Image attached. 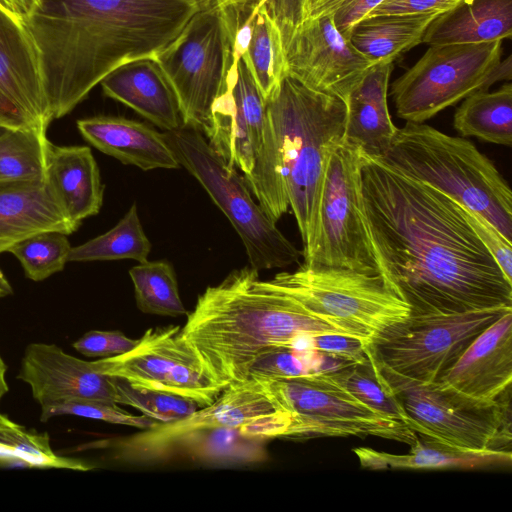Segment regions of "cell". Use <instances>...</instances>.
I'll list each match as a JSON object with an SVG mask.
<instances>
[{"label": "cell", "instance_id": "6da1fadb", "mask_svg": "<svg viewBox=\"0 0 512 512\" xmlns=\"http://www.w3.org/2000/svg\"><path fill=\"white\" fill-rule=\"evenodd\" d=\"M362 189L381 275L411 313L512 308V281L469 224L463 205L369 154Z\"/></svg>", "mask_w": 512, "mask_h": 512}, {"label": "cell", "instance_id": "7a4b0ae2", "mask_svg": "<svg viewBox=\"0 0 512 512\" xmlns=\"http://www.w3.org/2000/svg\"><path fill=\"white\" fill-rule=\"evenodd\" d=\"M198 11L194 0H42L24 23L53 119L119 66L155 57Z\"/></svg>", "mask_w": 512, "mask_h": 512}, {"label": "cell", "instance_id": "3957f363", "mask_svg": "<svg viewBox=\"0 0 512 512\" xmlns=\"http://www.w3.org/2000/svg\"><path fill=\"white\" fill-rule=\"evenodd\" d=\"M323 333L349 335L260 279L251 266L207 287L181 326L184 343L223 390L244 383L261 355Z\"/></svg>", "mask_w": 512, "mask_h": 512}, {"label": "cell", "instance_id": "277c9868", "mask_svg": "<svg viewBox=\"0 0 512 512\" xmlns=\"http://www.w3.org/2000/svg\"><path fill=\"white\" fill-rule=\"evenodd\" d=\"M266 107L303 255L314 241L327 160L345 138L347 107L340 98L313 90L289 75L281 79Z\"/></svg>", "mask_w": 512, "mask_h": 512}, {"label": "cell", "instance_id": "5b68a950", "mask_svg": "<svg viewBox=\"0 0 512 512\" xmlns=\"http://www.w3.org/2000/svg\"><path fill=\"white\" fill-rule=\"evenodd\" d=\"M403 175L425 182L489 221L512 242V192L494 163L470 141L406 121L378 156Z\"/></svg>", "mask_w": 512, "mask_h": 512}, {"label": "cell", "instance_id": "8992f818", "mask_svg": "<svg viewBox=\"0 0 512 512\" xmlns=\"http://www.w3.org/2000/svg\"><path fill=\"white\" fill-rule=\"evenodd\" d=\"M204 133L222 159L243 172L259 205L277 222L289 208L277 140L266 101L243 58L231 62Z\"/></svg>", "mask_w": 512, "mask_h": 512}, {"label": "cell", "instance_id": "52a82bcc", "mask_svg": "<svg viewBox=\"0 0 512 512\" xmlns=\"http://www.w3.org/2000/svg\"><path fill=\"white\" fill-rule=\"evenodd\" d=\"M163 134L180 166L195 177L232 224L252 268L260 271L298 263L302 252L255 202L244 177L222 159L200 130L181 126Z\"/></svg>", "mask_w": 512, "mask_h": 512}, {"label": "cell", "instance_id": "ba28073f", "mask_svg": "<svg viewBox=\"0 0 512 512\" xmlns=\"http://www.w3.org/2000/svg\"><path fill=\"white\" fill-rule=\"evenodd\" d=\"M268 282L367 345L411 313L381 274L303 263Z\"/></svg>", "mask_w": 512, "mask_h": 512}, {"label": "cell", "instance_id": "9c48e42d", "mask_svg": "<svg viewBox=\"0 0 512 512\" xmlns=\"http://www.w3.org/2000/svg\"><path fill=\"white\" fill-rule=\"evenodd\" d=\"M377 366L418 435L463 450L511 451V388L498 400H482L438 381H416Z\"/></svg>", "mask_w": 512, "mask_h": 512}, {"label": "cell", "instance_id": "30bf717a", "mask_svg": "<svg viewBox=\"0 0 512 512\" xmlns=\"http://www.w3.org/2000/svg\"><path fill=\"white\" fill-rule=\"evenodd\" d=\"M238 387L263 394L275 410L289 414L282 438L374 436L414 444L418 435L353 397L328 372L288 379L252 380Z\"/></svg>", "mask_w": 512, "mask_h": 512}, {"label": "cell", "instance_id": "8fae6325", "mask_svg": "<svg viewBox=\"0 0 512 512\" xmlns=\"http://www.w3.org/2000/svg\"><path fill=\"white\" fill-rule=\"evenodd\" d=\"M367 153L344 138L325 168L314 241L304 263L381 274L365 213L362 167Z\"/></svg>", "mask_w": 512, "mask_h": 512}, {"label": "cell", "instance_id": "7c38bea8", "mask_svg": "<svg viewBox=\"0 0 512 512\" xmlns=\"http://www.w3.org/2000/svg\"><path fill=\"white\" fill-rule=\"evenodd\" d=\"M261 7L278 29L285 75L346 103L375 63L338 31L332 15L310 16L300 0H266Z\"/></svg>", "mask_w": 512, "mask_h": 512}, {"label": "cell", "instance_id": "4fadbf2b", "mask_svg": "<svg viewBox=\"0 0 512 512\" xmlns=\"http://www.w3.org/2000/svg\"><path fill=\"white\" fill-rule=\"evenodd\" d=\"M501 53L502 41L430 45L392 84L397 116L424 123L469 95L488 90Z\"/></svg>", "mask_w": 512, "mask_h": 512}, {"label": "cell", "instance_id": "5bb4252c", "mask_svg": "<svg viewBox=\"0 0 512 512\" xmlns=\"http://www.w3.org/2000/svg\"><path fill=\"white\" fill-rule=\"evenodd\" d=\"M231 36L219 7L198 9L154 58L176 94L183 126L207 127L231 65Z\"/></svg>", "mask_w": 512, "mask_h": 512}, {"label": "cell", "instance_id": "9a60e30c", "mask_svg": "<svg viewBox=\"0 0 512 512\" xmlns=\"http://www.w3.org/2000/svg\"><path fill=\"white\" fill-rule=\"evenodd\" d=\"M512 308L467 313L413 314L368 346L387 370L421 382L436 381L489 325Z\"/></svg>", "mask_w": 512, "mask_h": 512}, {"label": "cell", "instance_id": "2e32d148", "mask_svg": "<svg viewBox=\"0 0 512 512\" xmlns=\"http://www.w3.org/2000/svg\"><path fill=\"white\" fill-rule=\"evenodd\" d=\"M275 408L260 392L229 387L210 405L176 421L157 423L141 432L95 443L111 450L114 459L150 464L166 461L170 451L188 435L219 426H241L274 413Z\"/></svg>", "mask_w": 512, "mask_h": 512}, {"label": "cell", "instance_id": "e0dca14e", "mask_svg": "<svg viewBox=\"0 0 512 512\" xmlns=\"http://www.w3.org/2000/svg\"><path fill=\"white\" fill-rule=\"evenodd\" d=\"M52 120L34 41L24 21L0 5V124L46 133Z\"/></svg>", "mask_w": 512, "mask_h": 512}, {"label": "cell", "instance_id": "ac0fdd59", "mask_svg": "<svg viewBox=\"0 0 512 512\" xmlns=\"http://www.w3.org/2000/svg\"><path fill=\"white\" fill-rule=\"evenodd\" d=\"M17 378L31 389L40 407L73 400L116 403V377L102 373L96 361H86L56 344L31 343L21 360Z\"/></svg>", "mask_w": 512, "mask_h": 512}, {"label": "cell", "instance_id": "d6986e66", "mask_svg": "<svg viewBox=\"0 0 512 512\" xmlns=\"http://www.w3.org/2000/svg\"><path fill=\"white\" fill-rule=\"evenodd\" d=\"M482 400H498L512 384V310L482 331L436 380Z\"/></svg>", "mask_w": 512, "mask_h": 512}, {"label": "cell", "instance_id": "ffe728a7", "mask_svg": "<svg viewBox=\"0 0 512 512\" xmlns=\"http://www.w3.org/2000/svg\"><path fill=\"white\" fill-rule=\"evenodd\" d=\"M103 93L164 131L183 126L176 94L154 57L127 62L101 82Z\"/></svg>", "mask_w": 512, "mask_h": 512}, {"label": "cell", "instance_id": "44dd1931", "mask_svg": "<svg viewBox=\"0 0 512 512\" xmlns=\"http://www.w3.org/2000/svg\"><path fill=\"white\" fill-rule=\"evenodd\" d=\"M78 228L45 180L0 181V254L36 233L58 231L70 235Z\"/></svg>", "mask_w": 512, "mask_h": 512}, {"label": "cell", "instance_id": "7402d4cb", "mask_svg": "<svg viewBox=\"0 0 512 512\" xmlns=\"http://www.w3.org/2000/svg\"><path fill=\"white\" fill-rule=\"evenodd\" d=\"M45 182L66 216L77 226L99 213L104 185L88 146H56L49 142Z\"/></svg>", "mask_w": 512, "mask_h": 512}, {"label": "cell", "instance_id": "603a6c76", "mask_svg": "<svg viewBox=\"0 0 512 512\" xmlns=\"http://www.w3.org/2000/svg\"><path fill=\"white\" fill-rule=\"evenodd\" d=\"M82 137L99 151L143 171L178 169L180 164L164 134L141 122L114 116L77 120Z\"/></svg>", "mask_w": 512, "mask_h": 512}, {"label": "cell", "instance_id": "cb8c5ba5", "mask_svg": "<svg viewBox=\"0 0 512 512\" xmlns=\"http://www.w3.org/2000/svg\"><path fill=\"white\" fill-rule=\"evenodd\" d=\"M195 356L181 337L180 325L152 327L134 348L96 360L99 370L138 389L160 391L172 368Z\"/></svg>", "mask_w": 512, "mask_h": 512}, {"label": "cell", "instance_id": "d4e9b609", "mask_svg": "<svg viewBox=\"0 0 512 512\" xmlns=\"http://www.w3.org/2000/svg\"><path fill=\"white\" fill-rule=\"evenodd\" d=\"M392 70L393 62L374 64L346 101L345 138L360 145L369 155L384 154L397 130L387 102Z\"/></svg>", "mask_w": 512, "mask_h": 512}, {"label": "cell", "instance_id": "484cf974", "mask_svg": "<svg viewBox=\"0 0 512 512\" xmlns=\"http://www.w3.org/2000/svg\"><path fill=\"white\" fill-rule=\"evenodd\" d=\"M512 35V0H462L428 26V45L502 41Z\"/></svg>", "mask_w": 512, "mask_h": 512}, {"label": "cell", "instance_id": "4316f807", "mask_svg": "<svg viewBox=\"0 0 512 512\" xmlns=\"http://www.w3.org/2000/svg\"><path fill=\"white\" fill-rule=\"evenodd\" d=\"M353 452L361 466L369 470L495 469L510 466L512 461L508 450H463L422 435H418L408 454L396 455L365 447L355 448Z\"/></svg>", "mask_w": 512, "mask_h": 512}, {"label": "cell", "instance_id": "83f0119b", "mask_svg": "<svg viewBox=\"0 0 512 512\" xmlns=\"http://www.w3.org/2000/svg\"><path fill=\"white\" fill-rule=\"evenodd\" d=\"M441 13L367 16L352 29L349 41L373 63L394 62L422 43L430 23Z\"/></svg>", "mask_w": 512, "mask_h": 512}, {"label": "cell", "instance_id": "f1b7e54d", "mask_svg": "<svg viewBox=\"0 0 512 512\" xmlns=\"http://www.w3.org/2000/svg\"><path fill=\"white\" fill-rule=\"evenodd\" d=\"M267 440L250 436L241 426H219L196 431L179 442L168 454L211 465H247L268 458Z\"/></svg>", "mask_w": 512, "mask_h": 512}, {"label": "cell", "instance_id": "f546056e", "mask_svg": "<svg viewBox=\"0 0 512 512\" xmlns=\"http://www.w3.org/2000/svg\"><path fill=\"white\" fill-rule=\"evenodd\" d=\"M454 128L464 137L485 142L512 145V85L510 82L489 92L477 91L457 108Z\"/></svg>", "mask_w": 512, "mask_h": 512}, {"label": "cell", "instance_id": "4dcf8cb0", "mask_svg": "<svg viewBox=\"0 0 512 512\" xmlns=\"http://www.w3.org/2000/svg\"><path fill=\"white\" fill-rule=\"evenodd\" d=\"M151 243L146 236L134 203L125 216L109 231L72 247L68 261H108L132 259L148 261Z\"/></svg>", "mask_w": 512, "mask_h": 512}, {"label": "cell", "instance_id": "1f68e13d", "mask_svg": "<svg viewBox=\"0 0 512 512\" xmlns=\"http://www.w3.org/2000/svg\"><path fill=\"white\" fill-rule=\"evenodd\" d=\"M46 133L0 124V181L45 180Z\"/></svg>", "mask_w": 512, "mask_h": 512}, {"label": "cell", "instance_id": "d6a6232c", "mask_svg": "<svg viewBox=\"0 0 512 512\" xmlns=\"http://www.w3.org/2000/svg\"><path fill=\"white\" fill-rule=\"evenodd\" d=\"M138 309L147 314L178 317L187 314L180 298L172 264L166 260L146 261L129 270Z\"/></svg>", "mask_w": 512, "mask_h": 512}, {"label": "cell", "instance_id": "836d02e7", "mask_svg": "<svg viewBox=\"0 0 512 512\" xmlns=\"http://www.w3.org/2000/svg\"><path fill=\"white\" fill-rule=\"evenodd\" d=\"M328 373L334 381L371 410L412 429L408 415L383 379L370 350L368 362L351 363Z\"/></svg>", "mask_w": 512, "mask_h": 512}, {"label": "cell", "instance_id": "e575fe53", "mask_svg": "<svg viewBox=\"0 0 512 512\" xmlns=\"http://www.w3.org/2000/svg\"><path fill=\"white\" fill-rule=\"evenodd\" d=\"M241 58L266 101L284 77L285 67L278 29L262 7L255 17L248 49Z\"/></svg>", "mask_w": 512, "mask_h": 512}, {"label": "cell", "instance_id": "d590c367", "mask_svg": "<svg viewBox=\"0 0 512 512\" xmlns=\"http://www.w3.org/2000/svg\"><path fill=\"white\" fill-rule=\"evenodd\" d=\"M348 364L351 363L314 349L277 348L261 355L253 363L245 382L331 372Z\"/></svg>", "mask_w": 512, "mask_h": 512}, {"label": "cell", "instance_id": "8d00e7d4", "mask_svg": "<svg viewBox=\"0 0 512 512\" xmlns=\"http://www.w3.org/2000/svg\"><path fill=\"white\" fill-rule=\"evenodd\" d=\"M71 248L66 234L44 231L21 240L8 252L19 260L27 278L42 281L64 269Z\"/></svg>", "mask_w": 512, "mask_h": 512}, {"label": "cell", "instance_id": "74e56055", "mask_svg": "<svg viewBox=\"0 0 512 512\" xmlns=\"http://www.w3.org/2000/svg\"><path fill=\"white\" fill-rule=\"evenodd\" d=\"M116 403L131 406L160 423L184 418L199 408L197 403L167 392L138 389L116 377Z\"/></svg>", "mask_w": 512, "mask_h": 512}, {"label": "cell", "instance_id": "f35d334b", "mask_svg": "<svg viewBox=\"0 0 512 512\" xmlns=\"http://www.w3.org/2000/svg\"><path fill=\"white\" fill-rule=\"evenodd\" d=\"M65 415L101 420L140 430L149 429L159 423L143 414L134 415L117 403L101 400H73L46 405L41 407L40 420L46 422L53 417Z\"/></svg>", "mask_w": 512, "mask_h": 512}, {"label": "cell", "instance_id": "ab89813d", "mask_svg": "<svg viewBox=\"0 0 512 512\" xmlns=\"http://www.w3.org/2000/svg\"><path fill=\"white\" fill-rule=\"evenodd\" d=\"M160 391L189 399L202 408L212 404L223 389L204 373L193 356L172 368Z\"/></svg>", "mask_w": 512, "mask_h": 512}, {"label": "cell", "instance_id": "60d3db41", "mask_svg": "<svg viewBox=\"0 0 512 512\" xmlns=\"http://www.w3.org/2000/svg\"><path fill=\"white\" fill-rule=\"evenodd\" d=\"M137 343L138 339L129 338L118 330H91L83 334L72 346L86 357L107 358L126 353Z\"/></svg>", "mask_w": 512, "mask_h": 512}, {"label": "cell", "instance_id": "b9f144b4", "mask_svg": "<svg viewBox=\"0 0 512 512\" xmlns=\"http://www.w3.org/2000/svg\"><path fill=\"white\" fill-rule=\"evenodd\" d=\"M308 347L325 355L350 363L369 361V349L359 338L339 334L323 333L309 337Z\"/></svg>", "mask_w": 512, "mask_h": 512}, {"label": "cell", "instance_id": "7bdbcfd3", "mask_svg": "<svg viewBox=\"0 0 512 512\" xmlns=\"http://www.w3.org/2000/svg\"><path fill=\"white\" fill-rule=\"evenodd\" d=\"M465 212L469 224L481 242L489 250L506 277L512 281V242L478 213L467 208H465Z\"/></svg>", "mask_w": 512, "mask_h": 512}, {"label": "cell", "instance_id": "ee69618b", "mask_svg": "<svg viewBox=\"0 0 512 512\" xmlns=\"http://www.w3.org/2000/svg\"><path fill=\"white\" fill-rule=\"evenodd\" d=\"M462 0H385L368 16L382 14L443 13Z\"/></svg>", "mask_w": 512, "mask_h": 512}, {"label": "cell", "instance_id": "f6af8a7d", "mask_svg": "<svg viewBox=\"0 0 512 512\" xmlns=\"http://www.w3.org/2000/svg\"><path fill=\"white\" fill-rule=\"evenodd\" d=\"M385 0H349L331 15L338 31L349 40L353 27Z\"/></svg>", "mask_w": 512, "mask_h": 512}, {"label": "cell", "instance_id": "bcb514c9", "mask_svg": "<svg viewBox=\"0 0 512 512\" xmlns=\"http://www.w3.org/2000/svg\"><path fill=\"white\" fill-rule=\"evenodd\" d=\"M346 1L349 0H300L303 10L310 16L331 15Z\"/></svg>", "mask_w": 512, "mask_h": 512}, {"label": "cell", "instance_id": "7dc6e473", "mask_svg": "<svg viewBox=\"0 0 512 512\" xmlns=\"http://www.w3.org/2000/svg\"><path fill=\"white\" fill-rule=\"evenodd\" d=\"M41 1L42 0H0V5L24 21L34 12Z\"/></svg>", "mask_w": 512, "mask_h": 512}, {"label": "cell", "instance_id": "c3c4849f", "mask_svg": "<svg viewBox=\"0 0 512 512\" xmlns=\"http://www.w3.org/2000/svg\"><path fill=\"white\" fill-rule=\"evenodd\" d=\"M245 2L244 0H196L198 9H207L212 7H221L228 4Z\"/></svg>", "mask_w": 512, "mask_h": 512}, {"label": "cell", "instance_id": "681fc988", "mask_svg": "<svg viewBox=\"0 0 512 512\" xmlns=\"http://www.w3.org/2000/svg\"><path fill=\"white\" fill-rule=\"evenodd\" d=\"M6 371H7V366H6L5 362L3 361L1 354H0V401L9 390V387H8V384L6 381ZM1 415L2 414L0 412V417H1Z\"/></svg>", "mask_w": 512, "mask_h": 512}, {"label": "cell", "instance_id": "f907efd6", "mask_svg": "<svg viewBox=\"0 0 512 512\" xmlns=\"http://www.w3.org/2000/svg\"><path fill=\"white\" fill-rule=\"evenodd\" d=\"M196 2V0H194Z\"/></svg>", "mask_w": 512, "mask_h": 512}]
</instances>
